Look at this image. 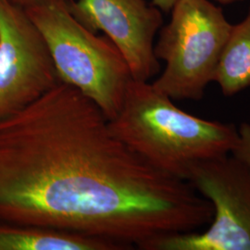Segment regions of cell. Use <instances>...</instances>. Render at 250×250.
Wrapping results in <instances>:
<instances>
[{"instance_id":"obj_11","label":"cell","mask_w":250,"mask_h":250,"mask_svg":"<svg viewBox=\"0 0 250 250\" xmlns=\"http://www.w3.org/2000/svg\"><path fill=\"white\" fill-rule=\"evenodd\" d=\"M176 0H152V4L163 11H170Z\"/></svg>"},{"instance_id":"obj_2","label":"cell","mask_w":250,"mask_h":250,"mask_svg":"<svg viewBox=\"0 0 250 250\" xmlns=\"http://www.w3.org/2000/svg\"><path fill=\"white\" fill-rule=\"evenodd\" d=\"M148 82L133 80L109 125L117 137L155 168L186 181L198 161L230 154L237 128L179 108Z\"/></svg>"},{"instance_id":"obj_9","label":"cell","mask_w":250,"mask_h":250,"mask_svg":"<svg viewBox=\"0 0 250 250\" xmlns=\"http://www.w3.org/2000/svg\"><path fill=\"white\" fill-rule=\"evenodd\" d=\"M213 82L226 97L250 87V7L245 19L232 25Z\"/></svg>"},{"instance_id":"obj_3","label":"cell","mask_w":250,"mask_h":250,"mask_svg":"<svg viewBox=\"0 0 250 250\" xmlns=\"http://www.w3.org/2000/svg\"><path fill=\"white\" fill-rule=\"evenodd\" d=\"M23 9L43 36L61 82L79 90L112 120L134 80L116 45L83 26L73 16L70 0H33Z\"/></svg>"},{"instance_id":"obj_6","label":"cell","mask_w":250,"mask_h":250,"mask_svg":"<svg viewBox=\"0 0 250 250\" xmlns=\"http://www.w3.org/2000/svg\"><path fill=\"white\" fill-rule=\"evenodd\" d=\"M59 83L48 47L24 9L0 0V120L31 105Z\"/></svg>"},{"instance_id":"obj_4","label":"cell","mask_w":250,"mask_h":250,"mask_svg":"<svg viewBox=\"0 0 250 250\" xmlns=\"http://www.w3.org/2000/svg\"><path fill=\"white\" fill-rule=\"evenodd\" d=\"M171 11L154 45L165 68L152 84L172 100L197 101L213 82L232 24L208 0H176Z\"/></svg>"},{"instance_id":"obj_5","label":"cell","mask_w":250,"mask_h":250,"mask_svg":"<svg viewBox=\"0 0 250 250\" xmlns=\"http://www.w3.org/2000/svg\"><path fill=\"white\" fill-rule=\"evenodd\" d=\"M212 206L211 222L203 232L164 235L142 250H250V175L231 154L198 161L186 176Z\"/></svg>"},{"instance_id":"obj_1","label":"cell","mask_w":250,"mask_h":250,"mask_svg":"<svg viewBox=\"0 0 250 250\" xmlns=\"http://www.w3.org/2000/svg\"><path fill=\"white\" fill-rule=\"evenodd\" d=\"M212 206L145 161L65 83L0 120V222L78 232L132 250L197 231Z\"/></svg>"},{"instance_id":"obj_10","label":"cell","mask_w":250,"mask_h":250,"mask_svg":"<svg viewBox=\"0 0 250 250\" xmlns=\"http://www.w3.org/2000/svg\"><path fill=\"white\" fill-rule=\"evenodd\" d=\"M237 132V140L230 154L241 162L250 175V123H242Z\"/></svg>"},{"instance_id":"obj_8","label":"cell","mask_w":250,"mask_h":250,"mask_svg":"<svg viewBox=\"0 0 250 250\" xmlns=\"http://www.w3.org/2000/svg\"><path fill=\"white\" fill-rule=\"evenodd\" d=\"M104 238L49 227L0 222V250H126Z\"/></svg>"},{"instance_id":"obj_7","label":"cell","mask_w":250,"mask_h":250,"mask_svg":"<svg viewBox=\"0 0 250 250\" xmlns=\"http://www.w3.org/2000/svg\"><path fill=\"white\" fill-rule=\"evenodd\" d=\"M70 9L91 32L105 33L125 57L134 80L148 82L160 72L154 52L163 23L158 7L146 0H70Z\"/></svg>"},{"instance_id":"obj_12","label":"cell","mask_w":250,"mask_h":250,"mask_svg":"<svg viewBox=\"0 0 250 250\" xmlns=\"http://www.w3.org/2000/svg\"><path fill=\"white\" fill-rule=\"evenodd\" d=\"M9 1L11 2V3H13V4H15V5H17V6L24 8L25 6H27L33 0H9Z\"/></svg>"},{"instance_id":"obj_13","label":"cell","mask_w":250,"mask_h":250,"mask_svg":"<svg viewBox=\"0 0 250 250\" xmlns=\"http://www.w3.org/2000/svg\"><path fill=\"white\" fill-rule=\"evenodd\" d=\"M216 1L219 2V3H222V4H231V3L238 2V1H241V0H216Z\"/></svg>"}]
</instances>
